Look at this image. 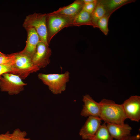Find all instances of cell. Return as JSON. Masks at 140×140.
Returning <instances> with one entry per match:
<instances>
[{"label": "cell", "mask_w": 140, "mask_h": 140, "mask_svg": "<svg viewBox=\"0 0 140 140\" xmlns=\"http://www.w3.org/2000/svg\"><path fill=\"white\" fill-rule=\"evenodd\" d=\"M4 54H5L3 53H2L0 51V57L4 55Z\"/></svg>", "instance_id": "obj_26"}, {"label": "cell", "mask_w": 140, "mask_h": 140, "mask_svg": "<svg viewBox=\"0 0 140 140\" xmlns=\"http://www.w3.org/2000/svg\"><path fill=\"white\" fill-rule=\"evenodd\" d=\"M12 60L11 54L4 55L0 57V65L8 64L11 63Z\"/></svg>", "instance_id": "obj_22"}, {"label": "cell", "mask_w": 140, "mask_h": 140, "mask_svg": "<svg viewBox=\"0 0 140 140\" xmlns=\"http://www.w3.org/2000/svg\"><path fill=\"white\" fill-rule=\"evenodd\" d=\"M13 71L11 64L0 65V76L5 73H12Z\"/></svg>", "instance_id": "obj_20"}, {"label": "cell", "mask_w": 140, "mask_h": 140, "mask_svg": "<svg viewBox=\"0 0 140 140\" xmlns=\"http://www.w3.org/2000/svg\"><path fill=\"white\" fill-rule=\"evenodd\" d=\"M122 104L127 118L138 122L140 120V96H131Z\"/></svg>", "instance_id": "obj_7"}, {"label": "cell", "mask_w": 140, "mask_h": 140, "mask_svg": "<svg viewBox=\"0 0 140 140\" xmlns=\"http://www.w3.org/2000/svg\"><path fill=\"white\" fill-rule=\"evenodd\" d=\"M73 22L77 23L88 24L96 27L92 22L91 14L82 9L74 18Z\"/></svg>", "instance_id": "obj_16"}, {"label": "cell", "mask_w": 140, "mask_h": 140, "mask_svg": "<svg viewBox=\"0 0 140 140\" xmlns=\"http://www.w3.org/2000/svg\"><path fill=\"white\" fill-rule=\"evenodd\" d=\"M27 84L18 76L7 73L0 76V89L10 95H17L23 91Z\"/></svg>", "instance_id": "obj_5"}, {"label": "cell", "mask_w": 140, "mask_h": 140, "mask_svg": "<svg viewBox=\"0 0 140 140\" xmlns=\"http://www.w3.org/2000/svg\"><path fill=\"white\" fill-rule=\"evenodd\" d=\"M112 12L110 13L106 14L103 17L97 21V26L100 30L105 35H107L108 32V23L109 18Z\"/></svg>", "instance_id": "obj_17"}, {"label": "cell", "mask_w": 140, "mask_h": 140, "mask_svg": "<svg viewBox=\"0 0 140 140\" xmlns=\"http://www.w3.org/2000/svg\"><path fill=\"white\" fill-rule=\"evenodd\" d=\"M97 2V1L90 3L84 4L82 9L91 14L94 9Z\"/></svg>", "instance_id": "obj_21"}, {"label": "cell", "mask_w": 140, "mask_h": 140, "mask_svg": "<svg viewBox=\"0 0 140 140\" xmlns=\"http://www.w3.org/2000/svg\"><path fill=\"white\" fill-rule=\"evenodd\" d=\"M131 2L128 0H111L107 1L105 4H103L109 10L113 12L115 9Z\"/></svg>", "instance_id": "obj_18"}, {"label": "cell", "mask_w": 140, "mask_h": 140, "mask_svg": "<svg viewBox=\"0 0 140 140\" xmlns=\"http://www.w3.org/2000/svg\"><path fill=\"white\" fill-rule=\"evenodd\" d=\"M97 1V0H83L82 1L84 4L94 2L96 1Z\"/></svg>", "instance_id": "obj_25"}, {"label": "cell", "mask_w": 140, "mask_h": 140, "mask_svg": "<svg viewBox=\"0 0 140 140\" xmlns=\"http://www.w3.org/2000/svg\"><path fill=\"white\" fill-rule=\"evenodd\" d=\"M82 101L84 104L81 113L82 116L99 117L101 109L99 102H96L88 94L83 96Z\"/></svg>", "instance_id": "obj_9"}, {"label": "cell", "mask_w": 140, "mask_h": 140, "mask_svg": "<svg viewBox=\"0 0 140 140\" xmlns=\"http://www.w3.org/2000/svg\"><path fill=\"white\" fill-rule=\"evenodd\" d=\"M26 132L22 131L17 128L13 130L11 134V140H31L30 138L26 137Z\"/></svg>", "instance_id": "obj_19"}, {"label": "cell", "mask_w": 140, "mask_h": 140, "mask_svg": "<svg viewBox=\"0 0 140 140\" xmlns=\"http://www.w3.org/2000/svg\"><path fill=\"white\" fill-rule=\"evenodd\" d=\"M0 140H11V134L8 131L5 134H0Z\"/></svg>", "instance_id": "obj_23"}, {"label": "cell", "mask_w": 140, "mask_h": 140, "mask_svg": "<svg viewBox=\"0 0 140 140\" xmlns=\"http://www.w3.org/2000/svg\"><path fill=\"white\" fill-rule=\"evenodd\" d=\"M111 137L117 140H122L131 136L132 128L128 124L124 126L110 123H106Z\"/></svg>", "instance_id": "obj_12"}, {"label": "cell", "mask_w": 140, "mask_h": 140, "mask_svg": "<svg viewBox=\"0 0 140 140\" xmlns=\"http://www.w3.org/2000/svg\"><path fill=\"white\" fill-rule=\"evenodd\" d=\"M107 127L106 123L104 122L100 126L94 135L88 140H113Z\"/></svg>", "instance_id": "obj_14"}, {"label": "cell", "mask_w": 140, "mask_h": 140, "mask_svg": "<svg viewBox=\"0 0 140 140\" xmlns=\"http://www.w3.org/2000/svg\"><path fill=\"white\" fill-rule=\"evenodd\" d=\"M27 32V39L24 49L21 52L29 55L32 58L36 53L38 44L40 40L37 33L33 28L26 30Z\"/></svg>", "instance_id": "obj_11"}, {"label": "cell", "mask_w": 140, "mask_h": 140, "mask_svg": "<svg viewBox=\"0 0 140 140\" xmlns=\"http://www.w3.org/2000/svg\"><path fill=\"white\" fill-rule=\"evenodd\" d=\"M13 71L12 74L19 76L22 79H25L31 73L40 69L33 63L32 58L21 51L11 54Z\"/></svg>", "instance_id": "obj_2"}, {"label": "cell", "mask_w": 140, "mask_h": 140, "mask_svg": "<svg viewBox=\"0 0 140 140\" xmlns=\"http://www.w3.org/2000/svg\"><path fill=\"white\" fill-rule=\"evenodd\" d=\"M106 14L105 8L103 3L101 2L97 4L94 11L91 14L92 21L93 24L97 27L98 21Z\"/></svg>", "instance_id": "obj_15"}, {"label": "cell", "mask_w": 140, "mask_h": 140, "mask_svg": "<svg viewBox=\"0 0 140 140\" xmlns=\"http://www.w3.org/2000/svg\"><path fill=\"white\" fill-rule=\"evenodd\" d=\"M101 120L99 117H88L79 132L82 139L88 140L93 136L101 124Z\"/></svg>", "instance_id": "obj_10"}, {"label": "cell", "mask_w": 140, "mask_h": 140, "mask_svg": "<svg viewBox=\"0 0 140 140\" xmlns=\"http://www.w3.org/2000/svg\"><path fill=\"white\" fill-rule=\"evenodd\" d=\"M83 3L82 1H75L70 5L61 8L53 13L73 19L82 9Z\"/></svg>", "instance_id": "obj_13"}, {"label": "cell", "mask_w": 140, "mask_h": 140, "mask_svg": "<svg viewBox=\"0 0 140 140\" xmlns=\"http://www.w3.org/2000/svg\"><path fill=\"white\" fill-rule=\"evenodd\" d=\"M101 105L99 117L104 122L124 126L127 118L122 104H118L110 99H102L99 102Z\"/></svg>", "instance_id": "obj_1"}, {"label": "cell", "mask_w": 140, "mask_h": 140, "mask_svg": "<svg viewBox=\"0 0 140 140\" xmlns=\"http://www.w3.org/2000/svg\"><path fill=\"white\" fill-rule=\"evenodd\" d=\"M73 18L53 13L46 14L47 41L60 30L70 23Z\"/></svg>", "instance_id": "obj_6"}, {"label": "cell", "mask_w": 140, "mask_h": 140, "mask_svg": "<svg viewBox=\"0 0 140 140\" xmlns=\"http://www.w3.org/2000/svg\"><path fill=\"white\" fill-rule=\"evenodd\" d=\"M140 139V135L137 134L135 135L129 136L122 140H139Z\"/></svg>", "instance_id": "obj_24"}, {"label": "cell", "mask_w": 140, "mask_h": 140, "mask_svg": "<svg viewBox=\"0 0 140 140\" xmlns=\"http://www.w3.org/2000/svg\"><path fill=\"white\" fill-rule=\"evenodd\" d=\"M23 26L26 30L34 28L39 36L40 41L49 45L47 41L46 14L35 13L27 16Z\"/></svg>", "instance_id": "obj_4"}, {"label": "cell", "mask_w": 140, "mask_h": 140, "mask_svg": "<svg viewBox=\"0 0 140 140\" xmlns=\"http://www.w3.org/2000/svg\"><path fill=\"white\" fill-rule=\"evenodd\" d=\"M51 54L49 45L40 41L37 45L36 52L32 58V62L40 69L45 68L50 63Z\"/></svg>", "instance_id": "obj_8"}, {"label": "cell", "mask_w": 140, "mask_h": 140, "mask_svg": "<svg viewBox=\"0 0 140 140\" xmlns=\"http://www.w3.org/2000/svg\"><path fill=\"white\" fill-rule=\"evenodd\" d=\"M38 76L45 85L48 86L53 93L57 94L61 93L66 90V84L69 79L70 73L67 71L61 74L39 73Z\"/></svg>", "instance_id": "obj_3"}]
</instances>
